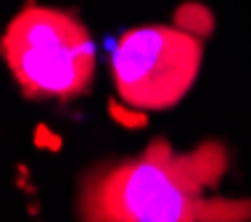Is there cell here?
<instances>
[{
	"instance_id": "6da1fadb",
	"label": "cell",
	"mask_w": 251,
	"mask_h": 222,
	"mask_svg": "<svg viewBox=\"0 0 251 222\" xmlns=\"http://www.w3.org/2000/svg\"><path fill=\"white\" fill-rule=\"evenodd\" d=\"M227 151L209 140L175 151L164 138L140 156L103 164L79 185V222H249L251 201L217 196Z\"/></svg>"
},
{
	"instance_id": "7a4b0ae2",
	"label": "cell",
	"mask_w": 251,
	"mask_h": 222,
	"mask_svg": "<svg viewBox=\"0 0 251 222\" xmlns=\"http://www.w3.org/2000/svg\"><path fill=\"white\" fill-rule=\"evenodd\" d=\"M0 53L26 98L85 96L98 64L87 26L69 11L40 3H26L8 22Z\"/></svg>"
},
{
	"instance_id": "3957f363",
	"label": "cell",
	"mask_w": 251,
	"mask_h": 222,
	"mask_svg": "<svg viewBox=\"0 0 251 222\" xmlns=\"http://www.w3.org/2000/svg\"><path fill=\"white\" fill-rule=\"evenodd\" d=\"M203 61V43L185 26L143 24L119 37L111 56L117 96L130 109L167 111L193 87Z\"/></svg>"
},
{
	"instance_id": "277c9868",
	"label": "cell",
	"mask_w": 251,
	"mask_h": 222,
	"mask_svg": "<svg viewBox=\"0 0 251 222\" xmlns=\"http://www.w3.org/2000/svg\"><path fill=\"white\" fill-rule=\"evenodd\" d=\"M111 117L117 119L119 124H125V127H140V124H146V111L122 109V106H117L114 100H111Z\"/></svg>"
}]
</instances>
